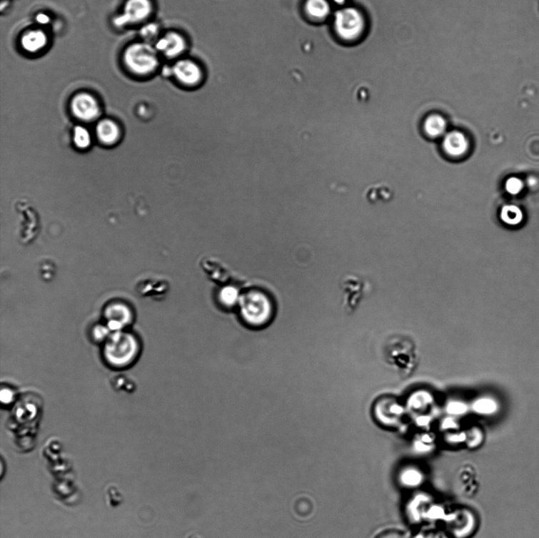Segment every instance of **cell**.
Here are the masks:
<instances>
[{"label": "cell", "instance_id": "52a82bcc", "mask_svg": "<svg viewBox=\"0 0 539 538\" xmlns=\"http://www.w3.org/2000/svg\"><path fill=\"white\" fill-rule=\"evenodd\" d=\"M363 14L355 9H344L336 14L335 29L344 41H353L361 36L365 29Z\"/></svg>", "mask_w": 539, "mask_h": 538}, {"label": "cell", "instance_id": "9a60e30c", "mask_svg": "<svg viewBox=\"0 0 539 538\" xmlns=\"http://www.w3.org/2000/svg\"><path fill=\"white\" fill-rule=\"evenodd\" d=\"M438 439L429 433L418 435L411 442V452L418 457H429L437 451Z\"/></svg>", "mask_w": 539, "mask_h": 538}, {"label": "cell", "instance_id": "7c38bea8", "mask_svg": "<svg viewBox=\"0 0 539 538\" xmlns=\"http://www.w3.org/2000/svg\"><path fill=\"white\" fill-rule=\"evenodd\" d=\"M443 148L446 154L453 158H460L468 153L469 141L465 134L453 131L446 134L443 140Z\"/></svg>", "mask_w": 539, "mask_h": 538}, {"label": "cell", "instance_id": "603a6c76", "mask_svg": "<svg viewBox=\"0 0 539 538\" xmlns=\"http://www.w3.org/2000/svg\"><path fill=\"white\" fill-rule=\"evenodd\" d=\"M483 442V435L480 430L471 429L465 433V447L470 450H475Z\"/></svg>", "mask_w": 539, "mask_h": 538}, {"label": "cell", "instance_id": "2e32d148", "mask_svg": "<svg viewBox=\"0 0 539 538\" xmlns=\"http://www.w3.org/2000/svg\"><path fill=\"white\" fill-rule=\"evenodd\" d=\"M499 218L505 225L509 228H518L525 220V213L516 204H505L500 209Z\"/></svg>", "mask_w": 539, "mask_h": 538}, {"label": "cell", "instance_id": "8992f818", "mask_svg": "<svg viewBox=\"0 0 539 538\" xmlns=\"http://www.w3.org/2000/svg\"><path fill=\"white\" fill-rule=\"evenodd\" d=\"M435 500L430 492L424 489L410 492L403 507L406 521L414 527H424L426 515Z\"/></svg>", "mask_w": 539, "mask_h": 538}, {"label": "cell", "instance_id": "7a4b0ae2", "mask_svg": "<svg viewBox=\"0 0 539 538\" xmlns=\"http://www.w3.org/2000/svg\"><path fill=\"white\" fill-rule=\"evenodd\" d=\"M238 304L243 319L248 324L264 325L271 318V301L261 291H246L239 298Z\"/></svg>", "mask_w": 539, "mask_h": 538}, {"label": "cell", "instance_id": "4316f807", "mask_svg": "<svg viewBox=\"0 0 539 538\" xmlns=\"http://www.w3.org/2000/svg\"><path fill=\"white\" fill-rule=\"evenodd\" d=\"M158 34V26L156 24H148L141 29V35L147 41H153Z\"/></svg>", "mask_w": 539, "mask_h": 538}, {"label": "cell", "instance_id": "4fadbf2b", "mask_svg": "<svg viewBox=\"0 0 539 538\" xmlns=\"http://www.w3.org/2000/svg\"><path fill=\"white\" fill-rule=\"evenodd\" d=\"M156 48L164 56L174 58L183 54L186 49V42L181 34L171 32L157 42Z\"/></svg>", "mask_w": 539, "mask_h": 538}, {"label": "cell", "instance_id": "7402d4cb", "mask_svg": "<svg viewBox=\"0 0 539 538\" xmlns=\"http://www.w3.org/2000/svg\"><path fill=\"white\" fill-rule=\"evenodd\" d=\"M74 144L80 149H86L91 145V137L89 131L82 126H77L74 133Z\"/></svg>", "mask_w": 539, "mask_h": 538}, {"label": "cell", "instance_id": "ffe728a7", "mask_svg": "<svg viewBox=\"0 0 539 538\" xmlns=\"http://www.w3.org/2000/svg\"><path fill=\"white\" fill-rule=\"evenodd\" d=\"M410 538H453L443 527L425 526L419 527Z\"/></svg>", "mask_w": 539, "mask_h": 538}, {"label": "cell", "instance_id": "44dd1931", "mask_svg": "<svg viewBox=\"0 0 539 538\" xmlns=\"http://www.w3.org/2000/svg\"><path fill=\"white\" fill-rule=\"evenodd\" d=\"M526 186V182L522 178L512 176L505 179L504 189L508 196L518 197L525 190Z\"/></svg>", "mask_w": 539, "mask_h": 538}, {"label": "cell", "instance_id": "5bb4252c", "mask_svg": "<svg viewBox=\"0 0 539 538\" xmlns=\"http://www.w3.org/2000/svg\"><path fill=\"white\" fill-rule=\"evenodd\" d=\"M96 136L102 145L112 146L118 143L121 133L115 122L110 119H104L96 126Z\"/></svg>", "mask_w": 539, "mask_h": 538}, {"label": "cell", "instance_id": "f1b7e54d", "mask_svg": "<svg viewBox=\"0 0 539 538\" xmlns=\"http://www.w3.org/2000/svg\"><path fill=\"white\" fill-rule=\"evenodd\" d=\"M36 19L40 22V24H47L49 18L46 16V14H41L39 16H37Z\"/></svg>", "mask_w": 539, "mask_h": 538}, {"label": "cell", "instance_id": "484cf974", "mask_svg": "<svg viewBox=\"0 0 539 538\" xmlns=\"http://www.w3.org/2000/svg\"><path fill=\"white\" fill-rule=\"evenodd\" d=\"M374 538H410V537L401 529H388L380 532Z\"/></svg>", "mask_w": 539, "mask_h": 538}, {"label": "cell", "instance_id": "83f0119b", "mask_svg": "<svg viewBox=\"0 0 539 538\" xmlns=\"http://www.w3.org/2000/svg\"><path fill=\"white\" fill-rule=\"evenodd\" d=\"M1 398L3 402L10 403L14 399V392L11 390H6V391L3 390L1 393Z\"/></svg>", "mask_w": 539, "mask_h": 538}, {"label": "cell", "instance_id": "277c9868", "mask_svg": "<svg viewBox=\"0 0 539 538\" xmlns=\"http://www.w3.org/2000/svg\"><path fill=\"white\" fill-rule=\"evenodd\" d=\"M138 342L133 336L126 333H116L107 341L104 354L106 360L114 365L131 364L136 357Z\"/></svg>", "mask_w": 539, "mask_h": 538}, {"label": "cell", "instance_id": "30bf717a", "mask_svg": "<svg viewBox=\"0 0 539 538\" xmlns=\"http://www.w3.org/2000/svg\"><path fill=\"white\" fill-rule=\"evenodd\" d=\"M174 76L179 82L186 86H196L202 79L201 67L189 59H183L176 64L172 68Z\"/></svg>", "mask_w": 539, "mask_h": 538}, {"label": "cell", "instance_id": "8fae6325", "mask_svg": "<svg viewBox=\"0 0 539 538\" xmlns=\"http://www.w3.org/2000/svg\"><path fill=\"white\" fill-rule=\"evenodd\" d=\"M152 11V4L149 0H129L124 7V14L117 20L119 24H136L146 19Z\"/></svg>", "mask_w": 539, "mask_h": 538}, {"label": "cell", "instance_id": "f546056e", "mask_svg": "<svg viewBox=\"0 0 539 538\" xmlns=\"http://www.w3.org/2000/svg\"><path fill=\"white\" fill-rule=\"evenodd\" d=\"M333 1L338 4H343L346 2V0H333Z\"/></svg>", "mask_w": 539, "mask_h": 538}, {"label": "cell", "instance_id": "3957f363", "mask_svg": "<svg viewBox=\"0 0 539 538\" xmlns=\"http://www.w3.org/2000/svg\"><path fill=\"white\" fill-rule=\"evenodd\" d=\"M478 525L475 511L468 506L460 505L450 507L443 527L453 538H471Z\"/></svg>", "mask_w": 539, "mask_h": 538}, {"label": "cell", "instance_id": "5b68a950", "mask_svg": "<svg viewBox=\"0 0 539 538\" xmlns=\"http://www.w3.org/2000/svg\"><path fill=\"white\" fill-rule=\"evenodd\" d=\"M124 62L134 73H151L158 66L156 50L148 44L136 43L127 48L124 54Z\"/></svg>", "mask_w": 539, "mask_h": 538}, {"label": "cell", "instance_id": "ba28073f", "mask_svg": "<svg viewBox=\"0 0 539 538\" xmlns=\"http://www.w3.org/2000/svg\"><path fill=\"white\" fill-rule=\"evenodd\" d=\"M396 482L403 490L410 492L423 489L428 474L423 466L417 462L403 463L396 470Z\"/></svg>", "mask_w": 539, "mask_h": 538}, {"label": "cell", "instance_id": "d4e9b609", "mask_svg": "<svg viewBox=\"0 0 539 538\" xmlns=\"http://www.w3.org/2000/svg\"><path fill=\"white\" fill-rule=\"evenodd\" d=\"M478 412L490 415L496 412L498 409V405L495 401L491 399H484L479 402L478 406H477Z\"/></svg>", "mask_w": 539, "mask_h": 538}, {"label": "cell", "instance_id": "cb8c5ba5", "mask_svg": "<svg viewBox=\"0 0 539 538\" xmlns=\"http://www.w3.org/2000/svg\"><path fill=\"white\" fill-rule=\"evenodd\" d=\"M220 297L222 303L229 306L238 304L241 295L235 288H226L221 291Z\"/></svg>", "mask_w": 539, "mask_h": 538}, {"label": "cell", "instance_id": "9c48e42d", "mask_svg": "<svg viewBox=\"0 0 539 538\" xmlns=\"http://www.w3.org/2000/svg\"><path fill=\"white\" fill-rule=\"evenodd\" d=\"M71 106L74 116L81 121H94L101 114L99 102L89 93H79L74 96Z\"/></svg>", "mask_w": 539, "mask_h": 538}, {"label": "cell", "instance_id": "6da1fadb", "mask_svg": "<svg viewBox=\"0 0 539 538\" xmlns=\"http://www.w3.org/2000/svg\"><path fill=\"white\" fill-rule=\"evenodd\" d=\"M384 361L398 375L407 377L417 367L418 351L415 343L408 336H389L383 348Z\"/></svg>", "mask_w": 539, "mask_h": 538}, {"label": "cell", "instance_id": "ac0fdd59", "mask_svg": "<svg viewBox=\"0 0 539 538\" xmlns=\"http://www.w3.org/2000/svg\"><path fill=\"white\" fill-rule=\"evenodd\" d=\"M447 128L445 119L437 114H433L426 118L424 123V130L430 138H438L443 136Z\"/></svg>", "mask_w": 539, "mask_h": 538}, {"label": "cell", "instance_id": "d6986e66", "mask_svg": "<svg viewBox=\"0 0 539 538\" xmlns=\"http://www.w3.org/2000/svg\"><path fill=\"white\" fill-rule=\"evenodd\" d=\"M305 11L314 19H324L331 13V6L327 0H306Z\"/></svg>", "mask_w": 539, "mask_h": 538}, {"label": "cell", "instance_id": "e0dca14e", "mask_svg": "<svg viewBox=\"0 0 539 538\" xmlns=\"http://www.w3.org/2000/svg\"><path fill=\"white\" fill-rule=\"evenodd\" d=\"M47 41L46 34L41 29H33L22 36L21 44L26 51L35 54L46 47Z\"/></svg>", "mask_w": 539, "mask_h": 538}]
</instances>
